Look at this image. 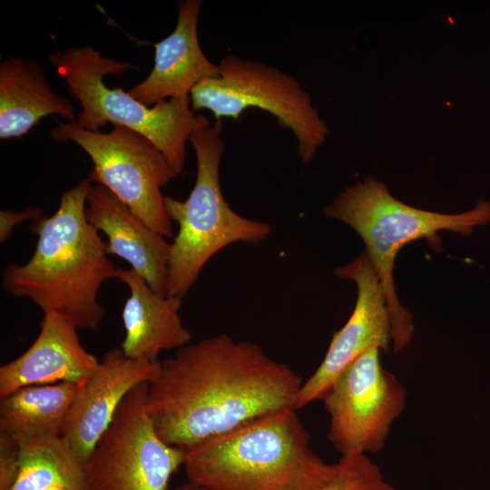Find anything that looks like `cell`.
I'll return each instance as SVG.
<instances>
[{
  "label": "cell",
  "instance_id": "10",
  "mask_svg": "<svg viewBox=\"0 0 490 490\" xmlns=\"http://www.w3.org/2000/svg\"><path fill=\"white\" fill-rule=\"evenodd\" d=\"M371 348L348 365L323 396L328 438L341 455L377 453L406 408L407 391Z\"/></svg>",
  "mask_w": 490,
  "mask_h": 490
},
{
  "label": "cell",
  "instance_id": "9",
  "mask_svg": "<svg viewBox=\"0 0 490 490\" xmlns=\"http://www.w3.org/2000/svg\"><path fill=\"white\" fill-rule=\"evenodd\" d=\"M148 383L122 400L83 464L87 490H166L186 451L165 443L146 407Z\"/></svg>",
  "mask_w": 490,
  "mask_h": 490
},
{
  "label": "cell",
  "instance_id": "4",
  "mask_svg": "<svg viewBox=\"0 0 490 490\" xmlns=\"http://www.w3.org/2000/svg\"><path fill=\"white\" fill-rule=\"evenodd\" d=\"M325 217L344 222L362 239L378 275L387 300L394 352L403 349L414 332L413 317L399 302L393 279L394 261L400 249L417 239L435 241L437 232L450 230L464 236L490 221V201L458 214H443L411 207L393 197L373 177L348 187L324 208Z\"/></svg>",
  "mask_w": 490,
  "mask_h": 490
},
{
  "label": "cell",
  "instance_id": "6",
  "mask_svg": "<svg viewBox=\"0 0 490 490\" xmlns=\"http://www.w3.org/2000/svg\"><path fill=\"white\" fill-rule=\"evenodd\" d=\"M221 132V120H216L191 134L197 159L194 186L184 201L164 198L168 216L179 227L172 243L166 291L181 299L220 250L236 242L258 244L272 230L267 222L236 213L226 201L220 184Z\"/></svg>",
  "mask_w": 490,
  "mask_h": 490
},
{
  "label": "cell",
  "instance_id": "13",
  "mask_svg": "<svg viewBox=\"0 0 490 490\" xmlns=\"http://www.w3.org/2000/svg\"><path fill=\"white\" fill-rule=\"evenodd\" d=\"M77 330L56 313L44 314L33 344L18 358L0 367V397L28 386L84 384L99 360L81 344Z\"/></svg>",
  "mask_w": 490,
  "mask_h": 490
},
{
  "label": "cell",
  "instance_id": "12",
  "mask_svg": "<svg viewBox=\"0 0 490 490\" xmlns=\"http://www.w3.org/2000/svg\"><path fill=\"white\" fill-rule=\"evenodd\" d=\"M161 361L127 358L121 348L109 349L82 385L65 420L62 436L84 464L108 429L124 397L137 386L150 383Z\"/></svg>",
  "mask_w": 490,
  "mask_h": 490
},
{
  "label": "cell",
  "instance_id": "16",
  "mask_svg": "<svg viewBox=\"0 0 490 490\" xmlns=\"http://www.w3.org/2000/svg\"><path fill=\"white\" fill-rule=\"evenodd\" d=\"M115 278L130 289L122 312L125 337L120 347L127 358L156 362L161 352L190 342L191 334L180 317L181 299L157 294L132 269H118Z\"/></svg>",
  "mask_w": 490,
  "mask_h": 490
},
{
  "label": "cell",
  "instance_id": "20",
  "mask_svg": "<svg viewBox=\"0 0 490 490\" xmlns=\"http://www.w3.org/2000/svg\"><path fill=\"white\" fill-rule=\"evenodd\" d=\"M333 476L315 490H397L367 454L341 455Z\"/></svg>",
  "mask_w": 490,
  "mask_h": 490
},
{
  "label": "cell",
  "instance_id": "3",
  "mask_svg": "<svg viewBox=\"0 0 490 490\" xmlns=\"http://www.w3.org/2000/svg\"><path fill=\"white\" fill-rule=\"evenodd\" d=\"M183 467L205 490H315L336 465L313 451L297 409L285 408L187 450Z\"/></svg>",
  "mask_w": 490,
  "mask_h": 490
},
{
  "label": "cell",
  "instance_id": "14",
  "mask_svg": "<svg viewBox=\"0 0 490 490\" xmlns=\"http://www.w3.org/2000/svg\"><path fill=\"white\" fill-rule=\"evenodd\" d=\"M86 217L108 238V255L127 261L154 292L167 295L172 243L166 237L150 228L101 184H93L88 192Z\"/></svg>",
  "mask_w": 490,
  "mask_h": 490
},
{
  "label": "cell",
  "instance_id": "23",
  "mask_svg": "<svg viewBox=\"0 0 490 490\" xmlns=\"http://www.w3.org/2000/svg\"><path fill=\"white\" fill-rule=\"evenodd\" d=\"M175 490H205V489L192 483L188 482L187 484H184L177 487Z\"/></svg>",
  "mask_w": 490,
  "mask_h": 490
},
{
  "label": "cell",
  "instance_id": "8",
  "mask_svg": "<svg viewBox=\"0 0 490 490\" xmlns=\"http://www.w3.org/2000/svg\"><path fill=\"white\" fill-rule=\"evenodd\" d=\"M50 133L54 142H74L89 155L92 182L107 188L155 231L173 236L162 188L178 175L147 137L121 125L109 132L89 131L75 122H60Z\"/></svg>",
  "mask_w": 490,
  "mask_h": 490
},
{
  "label": "cell",
  "instance_id": "19",
  "mask_svg": "<svg viewBox=\"0 0 490 490\" xmlns=\"http://www.w3.org/2000/svg\"><path fill=\"white\" fill-rule=\"evenodd\" d=\"M19 445L20 471L11 490H87L83 464L63 436Z\"/></svg>",
  "mask_w": 490,
  "mask_h": 490
},
{
  "label": "cell",
  "instance_id": "5",
  "mask_svg": "<svg viewBox=\"0 0 490 490\" xmlns=\"http://www.w3.org/2000/svg\"><path fill=\"white\" fill-rule=\"evenodd\" d=\"M48 59L80 104L76 123L93 132L108 122L133 130L158 148L177 175L181 173L186 142L194 132L211 125L205 116L195 115L190 95L147 106L122 88H108L103 82L106 75L120 74L133 66L104 57L93 46L56 51Z\"/></svg>",
  "mask_w": 490,
  "mask_h": 490
},
{
  "label": "cell",
  "instance_id": "18",
  "mask_svg": "<svg viewBox=\"0 0 490 490\" xmlns=\"http://www.w3.org/2000/svg\"><path fill=\"white\" fill-rule=\"evenodd\" d=\"M81 387L71 382L28 386L1 397L0 433L18 443L62 436Z\"/></svg>",
  "mask_w": 490,
  "mask_h": 490
},
{
  "label": "cell",
  "instance_id": "17",
  "mask_svg": "<svg viewBox=\"0 0 490 490\" xmlns=\"http://www.w3.org/2000/svg\"><path fill=\"white\" fill-rule=\"evenodd\" d=\"M50 114L68 122L77 115L72 101L53 91L37 61L5 59L0 64V138L21 137Z\"/></svg>",
  "mask_w": 490,
  "mask_h": 490
},
{
  "label": "cell",
  "instance_id": "7",
  "mask_svg": "<svg viewBox=\"0 0 490 490\" xmlns=\"http://www.w3.org/2000/svg\"><path fill=\"white\" fill-rule=\"evenodd\" d=\"M218 69V76L204 79L191 90L192 110L207 109L217 120L238 119L250 107L264 110L293 132L301 163H309L329 131L297 79L274 66L233 54H226Z\"/></svg>",
  "mask_w": 490,
  "mask_h": 490
},
{
  "label": "cell",
  "instance_id": "21",
  "mask_svg": "<svg viewBox=\"0 0 490 490\" xmlns=\"http://www.w3.org/2000/svg\"><path fill=\"white\" fill-rule=\"evenodd\" d=\"M21 447L17 441L0 433V490H11L20 471Z\"/></svg>",
  "mask_w": 490,
  "mask_h": 490
},
{
  "label": "cell",
  "instance_id": "11",
  "mask_svg": "<svg viewBox=\"0 0 490 490\" xmlns=\"http://www.w3.org/2000/svg\"><path fill=\"white\" fill-rule=\"evenodd\" d=\"M336 274L357 284V302L346 324L333 334L320 365L303 381L297 410L321 400L341 371L364 351L377 348L387 352L392 343L387 300L367 252L363 251L350 263L338 268Z\"/></svg>",
  "mask_w": 490,
  "mask_h": 490
},
{
  "label": "cell",
  "instance_id": "22",
  "mask_svg": "<svg viewBox=\"0 0 490 490\" xmlns=\"http://www.w3.org/2000/svg\"><path fill=\"white\" fill-rule=\"evenodd\" d=\"M43 215L37 208H28L23 211L2 210L0 211V242L11 237L15 227L27 220H35Z\"/></svg>",
  "mask_w": 490,
  "mask_h": 490
},
{
  "label": "cell",
  "instance_id": "15",
  "mask_svg": "<svg viewBox=\"0 0 490 490\" xmlns=\"http://www.w3.org/2000/svg\"><path fill=\"white\" fill-rule=\"evenodd\" d=\"M201 1L185 0L178 5L175 29L154 44V65L149 75L128 91L147 106L190 95L201 81L219 74L218 64L204 54L198 38Z\"/></svg>",
  "mask_w": 490,
  "mask_h": 490
},
{
  "label": "cell",
  "instance_id": "1",
  "mask_svg": "<svg viewBox=\"0 0 490 490\" xmlns=\"http://www.w3.org/2000/svg\"><path fill=\"white\" fill-rule=\"evenodd\" d=\"M301 377L255 343L227 334L161 362L146 407L158 436L185 451L244 424L295 408Z\"/></svg>",
  "mask_w": 490,
  "mask_h": 490
},
{
  "label": "cell",
  "instance_id": "2",
  "mask_svg": "<svg viewBox=\"0 0 490 490\" xmlns=\"http://www.w3.org/2000/svg\"><path fill=\"white\" fill-rule=\"evenodd\" d=\"M89 178L64 191L56 211L30 224L35 250L24 264L9 263L2 272L3 289L29 298L44 314L56 313L77 329L94 330L105 316L98 300L102 285L118 269L106 243L86 217Z\"/></svg>",
  "mask_w": 490,
  "mask_h": 490
}]
</instances>
